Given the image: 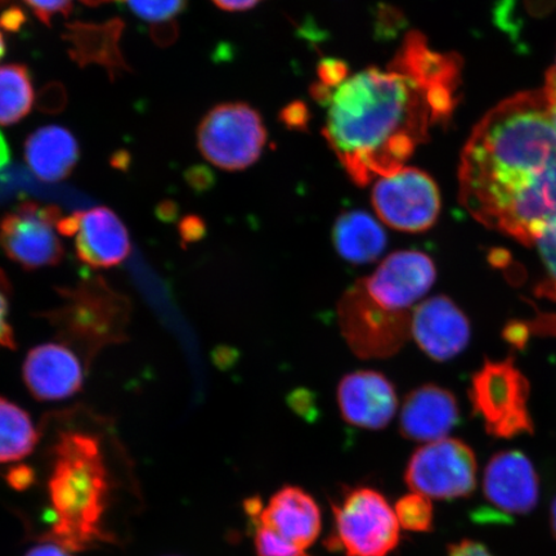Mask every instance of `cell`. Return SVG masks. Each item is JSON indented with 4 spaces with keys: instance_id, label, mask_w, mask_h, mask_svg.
<instances>
[{
    "instance_id": "9a60e30c",
    "label": "cell",
    "mask_w": 556,
    "mask_h": 556,
    "mask_svg": "<svg viewBox=\"0 0 556 556\" xmlns=\"http://www.w3.org/2000/svg\"><path fill=\"white\" fill-rule=\"evenodd\" d=\"M247 511L291 544L309 547L321 532V513L315 500L299 486H283L262 507L261 498L248 500Z\"/></svg>"
},
{
    "instance_id": "ffe728a7",
    "label": "cell",
    "mask_w": 556,
    "mask_h": 556,
    "mask_svg": "<svg viewBox=\"0 0 556 556\" xmlns=\"http://www.w3.org/2000/svg\"><path fill=\"white\" fill-rule=\"evenodd\" d=\"M331 236L338 254L353 264L378 261L388 242L384 228L364 211H351L340 215Z\"/></svg>"
},
{
    "instance_id": "44dd1931",
    "label": "cell",
    "mask_w": 556,
    "mask_h": 556,
    "mask_svg": "<svg viewBox=\"0 0 556 556\" xmlns=\"http://www.w3.org/2000/svg\"><path fill=\"white\" fill-rule=\"evenodd\" d=\"M66 38L72 43L73 59L81 66L100 64L116 72L127 68L119 50V39L123 30L121 20H113L104 25L74 24L67 25Z\"/></svg>"
},
{
    "instance_id": "8d00e7d4",
    "label": "cell",
    "mask_w": 556,
    "mask_h": 556,
    "mask_svg": "<svg viewBox=\"0 0 556 556\" xmlns=\"http://www.w3.org/2000/svg\"><path fill=\"white\" fill-rule=\"evenodd\" d=\"M26 556H70V554L66 547L51 542V544L35 546Z\"/></svg>"
},
{
    "instance_id": "f6af8a7d",
    "label": "cell",
    "mask_w": 556,
    "mask_h": 556,
    "mask_svg": "<svg viewBox=\"0 0 556 556\" xmlns=\"http://www.w3.org/2000/svg\"><path fill=\"white\" fill-rule=\"evenodd\" d=\"M4 2H7V0H0V4H3Z\"/></svg>"
},
{
    "instance_id": "cb8c5ba5",
    "label": "cell",
    "mask_w": 556,
    "mask_h": 556,
    "mask_svg": "<svg viewBox=\"0 0 556 556\" xmlns=\"http://www.w3.org/2000/svg\"><path fill=\"white\" fill-rule=\"evenodd\" d=\"M134 15L149 24L152 39L168 46L177 38V18L182 15L187 0H123Z\"/></svg>"
},
{
    "instance_id": "83f0119b",
    "label": "cell",
    "mask_w": 556,
    "mask_h": 556,
    "mask_svg": "<svg viewBox=\"0 0 556 556\" xmlns=\"http://www.w3.org/2000/svg\"><path fill=\"white\" fill-rule=\"evenodd\" d=\"M11 285L3 270H0V348L15 350L16 339L9 323Z\"/></svg>"
},
{
    "instance_id": "7bdbcfd3",
    "label": "cell",
    "mask_w": 556,
    "mask_h": 556,
    "mask_svg": "<svg viewBox=\"0 0 556 556\" xmlns=\"http://www.w3.org/2000/svg\"><path fill=\"white\" fill-rule=\"evenodd\" d=\"M5 54V40L2 31H0V60L4 58Z\"/></svg>"
},
{
    "instance_id": "d6986e66",
    "label": "cell",
    "mask_w": 556,
    "mask_h": 556,
    "mask_svg": "<svg viewBox=\"0 0 556 556\" xmlns=\"http://www.w3.org/2000/svg\"><path fill=\"white\" fill-rule=\"evenodd\" d=\"M24 155L35 177L55 184L72 176L79 163L80 149L72 131L60 125H48L27 137Z\"/></svg>"
},
{
    "instance_id": "7a4b0ae2",
    "label": "cell",
    "mask_w": 556,
    "mask_h": 556,
    "mask_svg": "<svg viewBox=\"0 0 556 556\" xmlns=\"http://www.w3.org/2000/svg\"><path fill=\"white\" fill-rule=\"evenodd\" d=\"M462 205L532 247L556 218V124L544 89L498 103L476 125L458 168Z\"/></svg>"
},
{
    "instance_id": "2e32d148",
    "label": "cell",
    "mask_w": 556,
    "mask_h": 556,
    "mask_svg": "<svg viewBox=\"0 0 556 556\" xmlns=\"http://www.w3.org/2000/svg\"><path fill=\"white\" fill-rule=\"evenodd\" d=\"M338 405L351 426L380 430L392 421L399 408L393 382L377 371L345 375L338 387Z\"/></svg>"
},
{
    "instance_id": "30bf717a",
    "label": "cell",
    "mask_w": 556,
    "mask_h": 556,
    "mask_svg": "<svg viewBox=\"0 0 556 556\" xmlns=\"http://www.w3.org/2000/svg\"><path fill=\"white\" fill-rule=\"evenodd\" d=\"M60 208L24 201L0 220V248L26 270L55 266L64 258Z\"/></svg>"
},
{
    "instance_id": "d4e9b609",
    "label": "cell",
    "mask_w": 556,
    "mask_h": 556,
    "mask_svg": "<svg viewBox=\"0 0 556 556\" xmlns=\"http://www.w3.org/2000/svg\"><path fill=\"white\" fill-rule=\"evenodd\" d=\"M545 275L536 285V295L556 302V218L547 224L534 240Z\"/></svg>"
},
{
    "instance_id": "7402d4cb",
    "label": "cell",
    "mask_w": 556,
    "mask_h": 556,
    "mask_svg": "<svg viewBox=\"0 0 556 556\" xmlns=\"http://www.w3.org/2000/svg\"><path fill=\"white\" fill-rule=\"evenodd\" d=\"M39 433L29 414L0 397V463L23 460L37 446Z\"/></svg>"
},
{
    "instance_id": "f546056e",
    "label": "cell",
    "mask_w": 556,
    "mask_h": 556,
    "mask_svg": "<svg viewBox=\"0 0 556 556\" xmlns=\"http://www.w3.org/2000/svg\"><path fill=\"white\" fill-rule=\"evenodd\" d=\"M350 68L340 60L328 59L324 60L318 67V83L317 87L331 90L342 85L348 78Z\"/></svg>"
},
{
    "instance_id": "5bb4252c",
    "label": "cell",
    "mask_w": 556,
    "mask_h": 556,
    "mask_svg": "<svg viewBox=\"0 0 556 556\" xmlns=\"http://www.w3.org/2000/svg\"><path fill=\"white\" fill-rule=\"evenodd\" d=\"M412 337L428 357L446 363L470 342V324L464 312L444 295L417 305L412 315Z\"/></svg>"
},
{
    "instance_id": "277c9868",
    "label": "cell",
    "mask_w": 556,
    "mask_h": 556,
    "mask_svg": "<svg viewBox=\"0 0 556 556\" xmlns=\"http://www.w3.org/2000/svg\"><path fill=\"white\" fill-rule=\"evenodd\" d=\"M469 399L472 412L483 420L486 433L506 440L533 433L528 408L530 382L513 358L485 361L472 377Z\"/></svg>"
},
{
    "instance_id": "1f68e13d",
    "label": "cell",
    "mask_w": 556,
    "mask_h": 556,
    "mask_svg": "<svg viewBox=\"0 0 556 556\" xmlns=\"http://www.w3.org/2000/svg\"><path fill=\"white\" fill-rule=\"evenodd\" d=\"M520 330L527 339L531 336L556 337V315H545L530 323H520Z\"/></svg>"
},
{
    "instance_id": "7c38bea8",
    "label": "cell",
    "mask_w": 556,
    "mask_h": 556,
    "mask_svg": "<svg viewBox=\"0 0 556 556\" xmlns=\"http://www.w3.org/2000/svg\"><path fill=\"white\" fill-rule=\"evenodd\" d=\"M59 229L62 236L75 238L76 255L90 268L119 266L131 252L127 227L108 206L62 217Z\"/></svg>"
},
{
    "instance_id": "4dcf8cb0",
    "label": "cell",
    "mask_w": 556,
    "mask_h": 556,
    "mask_svg": "<svg viewBox=\"0 0 556 556\" xmlns=\"http://www.w3.org/2000/svg\"><path fill=\"white\" fill-rule=\"evenodd\" d=\"M288 405L293 412L307 421H315L318 417L316 394L308 389L299 388L288 395Z\"/></svg>"
},
{
    "instance_id": "ee69618b",
    "label": "cell",
    "mask_w": 556,
    "mask_h": 556,
    "mask_svg": "<svg viewBox=\"0 0 556 556\" xmlns=\"http://www.w3.org/2000/svg\"><path fill=\"white\" fill-rule=\"evenodd\" d=\"M552 72L556 74V65L552 68Z\"/></svg>"
},
{
    "instance_id": "3957f363",
    "label": "cell",
    "mask_w": 556,
    "mask_h": 556,
    "mask_svg": "<svg viewBox=\"0 0 556 556\" xmlns=\"http://www.w3.org/2000/svg\"><path fill=\"white\" fill-rule=\"evenodd\" d=\"M108 493V470L99 440L87 433L61 434L50 481L54 540L72 551L103 540Z\"/></svg>"
},
{
    "instance_id": "836d02e7",
    "label": "cell",
    "mask_w": 556,
    "mask_h": 556,
    "mask_svg": "<svg viewBox=\"0 0 556 556\" xmlns=\"http://www.w3.org/2000/svg\"><path fill=\"white\" fill-rule=\"evenodd\" d=\"M282 117L289 127L301 128L302 125L308 122L307 109H305L302 103L290 104V106L283 111Z\"/></svg>"
},
{
    "instance_id": "d6a6232c",
    "label": "cell",
    "mask_w": 556,
    "mask_h": 556,
    "mask_svg": "<svg viewBox=\"0 0 556 556\" xmlns=\"http://www.w3.org/2000/svg\"><path fill=\"white\" fill-rule=\"evenodd\" d=\"M448 556H493L486 547L479 542L464 540L458 544L452 545Z\"/></svg>"
},
{
    "instance_id": "6da1fadb",
    "label": "cell",
    "mask_w": 556,
    "mask_h": 556,
    "mask_svg": "<svg viewBox=\"0 0 556 556\" xmlns=\"http://www.w3.org/2000/svg\"><path fill=\"white\" fill-rule=\"evenodd\" d=\"M462 73L460 55L434 51L409 31L387 68L368 67L331 90L312 87L328 108L326 141L354 185L405 168L433 129L450 123Z\"/></svg>"
},
{
    "instance_id": "74e56055",
    "label": "cell",
    "mask_w": 556,
    "mask_h": 556,
    "mask_svg": "<svg viewBox=\"0 0 556 556\" xmlns=\"http://www.w3.org/2000/svg\"><path fill=\"white\" fill-rule=\"evenodd\" d=\"M544 90L547 97L548 106H551L554 123L556 124V74L553 73L552 70L546 75V85Z\"/></svg>"
},
{
    "instance_id": "8fae6325",
    "label": "cell",
    "mask_w": 556,
    "mask_h": 556,
    "mask_svg": "<svg viewBox=\"0 0 556 556\" xmlns=\"http://www.w3.org/2000/svg\"><path fill=\"white\" fill-rule=\"evenodd\" d=\"M483 491L491 507L479 510L476 519L511 523L514 516H526L536 507L539 477L530 458L521 452H502L486 465Z\"/></svg>"
},
{
    "instance_id": "f1b7e54d",
    "label": "cell",
    "mask_w": 556,
    "mask_h": 556,
    "mask_svg": "<svg viewBox=\"0 0 556 556\" xmlns=\"http://www.w3.org/2000/svg\"><path fill=\"white\" fill-rule=\"evenodd\" d=\"M24 2L41 23L50 26L55 16L67 17L72 13L74 0H24Z\"/></svg>"
},
{
    "instance_id": "4316f807",
    "label": "cell",
    "mask_w": 556,
    "mask_h": 556,
    "mask_svg": "<svg viewBox=\"0 0 556 556\" xmlns=\"http://www.w3.org/2000/svg\"><path fill=\"white\" fill-rule=\"evenodd\" d=\"M252 520L255 525L254 542L258 556H309L270 528L263 526L258 519Z\"/></svg>"
},
{
    "instance_id": "484cf974",
    "label": "cell",
    "mask_w": 556,
    "mask_h": 556,
    "mask_svg": "<svg viewBox=\"0 0 556 556\" xmlns=\"http://www.w3.org/2000/svg\"><path fill=\"white\" fill-rule=\"evenodd\" d=\"M395 516L400 526L407 531L428 532L433 526V505L430 498L419 495V493H409L403 496L395 505Z\"/></svg>"
},
{
    "instance_id": "e0dca14e",
    "label": "cell",
    "mask_w": 556,
    "mask_h": 556,
    "mask_svg": "<svg viewBox=\"0 0 556 556\" xmlns=\"http://www.w3.org/2000/svg\"><path fill=\"white\" fill-rule=\"evenodd\" d=\"M23 378L35 400L55 402L80 392L85 372L79 358L67 346L46 343L27 353Z\"/></svg>"
},
{
    "instance_id": "e575fe53",
    "label": "cell",
    "mask_w": 556,
    "mask_h": 556,
    "mask_svg": "<svg viewBox=\"0 0 556 556\" xmlns=\"http://www.w3.org/2000/svg\"><path fill=\"white\" fill-rule=\"evenodd\" d=\"M180 232L186 241H197L203 238L205 233L204 222L198 217H190L182 222Z\"/></svg>"
},
{
    "instance_id": "4fadbf2b",
    "label": "cell",
    "mask_w": 556,
    "mask_h": 556,
    "mask_svg": "<svg viewBox=\"0 0 556 556\" xmlns=\"http://www.w3.org/2000/svg\"><path fill=\"white\" fill-rule=\"evenodd\" d=\"M435 264L417 250H401L388 255L375 273L363 278L365 289L375 302L389 311H407L432 289Z\"/></svg>"
},
{
    "instance_id": "60d3db41",
    "label": "cell",
    "mask_w": 556,
    "mask_h": 556,
    "mask_svg": "<svg viewBox=\"0 0 556 556\" xmlns=\"http://www.w3.org/2000/svg\"><path fill=\"white\" fill-rule=\"evenodd\" d=\"M80 2L90 5V7H97L101 4H106L111 2H115V0H80Z\"/></svg>"
},
{
    "instance_id": "52a82bcc",
    "label": "cell",
    "mask_w": 556,
    "mask_h": 556,
    "mask_svg": "<svg viewBox=\"0 0 556 556\" xmlns=\"http://www.w3.org/2000/svg\"><path fill=\"white\" fill-rule=\"evenodd\" d=\"M336 534L330 546L345 556H389L399 546L400 521L380 492L352 490L333 505Z\"/></svg>"
},
{
    "instance_id": "b9f144b4",
    "label": "cell",
    "mask_w": 556,
    "mask_h": 556,
    "mask_svg": "<svg viewBox=\"0 0 556 556\" xmlns=\"http://www.w3.org/2000/svg\"><path fill=\"white\" fill-rule=\"evenodd\" d=\"M552 526L553 530L556 536V498L554 500L553 506H552Z\"/></svg>"
},
{
    "instance_id": "ba28073f",
    "label": "cell",
    "mask_w": 556,
    "mask_h": 556,
    "mask_svg": "<svg viewBox=\"0 0 556 556\" xmlns=\"http://www.w3.org/2000/svg\"><path fill=\"white\" fill-rule=\"evenodd\" d=\"M405 481L409 490L428 498L469 496L477 484L475 452L454 438L424 444L409 458Z\"/></svg>"
},
{
    "instance_id": "ac0fdd59",
    "label": "cell",
    "mask_w": 556,
    "mask_h": 556,
    "mask_svg": "<svg viewBox=\"0 0 556 556\" xmlns=\"http://www.w3.org/2000/svg\"><path fill=\"white\" fill-rule=\"evenodd\" d=\"M460 417L455 395L447 389L427 384L415 389L403 403L400 416L401 434L409 441L444 440Z\"/></svg>"
},
{
    "instance_id": "ab89813d",
    "label": "cell",
    "mask_w": 556,
    "mask_h": 556,
    "mask_svg": "<svg viewBox=\"0 0 556 556\" xmlns=\"http://www.w3.org/2000/svg\"><path fill=\"white\" fill-rule=\"evenodd\" d=\"M11 162V150L2 131H0V170H3Z\"/></svg>"
},
{
    "instance_id": "603a6c76",
    "label": "cell",
    "mask_w": 556,
    "mask_h": 556,
    "mask_svg": "<svg viewBox=\"0 0 556 556\" xmlns=\"http://www.w3.org/2000/svg\"><path fill=\"white\" fill-rule=\"evenodd\" d=\"M35 92L25 65L0 66V125H13L30 114Z\"/></svg>"
},
{
    "instance_id": "8992f818",
    "label": "cell",
    "mask_w": 556,
    "mask_h": 556,
    "mask_svg": "<svg viewBox=\"0 0 556 556\" xmlns=\"http://www.w3.org/2000/svg\"><path fill=\"white\" fill-rule=\"evenodd\" d=\"M267 143V129L258 111L247 103L214 106L200 122L198 148L208 163L236 172L252 166Z\"/></svg>"
},
{
    "instance_id": "f35d334b",
    "label": "cell",
    "mask_w": 556,
    "mask_h": 556,
    "mask_svg": "<svg viewBox=\"0 0 556 556\" xmlns=\"http://www.w3.org/2000/svg\"><path fill=\"white\" fill-rule=\"evenodd\" d=\"M24 20L23 12L13 9L4 13L2 20H0V24H2L7 30H17Z\"/></svg>"
},
{
    "instance_id": "5b68a950",
    "label": "cell",
    "mask_w": 556,
    "mask_h": 556,
    "mask_svg": "<svg viewBox=\"0 0 556 556\" xmlns=\"http://www.w3.org/2000/svg\"><path fill=\"white\" fill-rule=\"evenodd\" d=\"M338 317L345 342L359 358L392 357L412 338V315L382 308L368 295L364 280L353 283L340 298Z\"/></svg>"
},
{
    "instance_id": "d590c367",
    "label": "cell",
    "mask_w": 556,
    "mask_h": 556,
    "mask_svg": "<svg viewBox=\"0 0 556 556\" xmlns=\"http://www.w3.org/2000/svg\"><path fill=\"white\" fill-rule=\"evenodd\" d=\"M218 9L228 12H241L254 9L261 0H212Z\"/></svg>"
},
{
    "instance_id": "9c48e42d",
    "label": "cell",
    "mask_w": 556,
    "mask_h": 556,
    "mask_svg": "<svg viewBox=\"0 0 556 556\" xmlns=\"http://www.w3.org/2000/svg\"><path fill=\"white\" fill-rule=\"evenodd\" d=\"M371 201L379 218L397 231L426 232L440 218L441 192L428 173L402 168L381 177L374 186Z\"/></svg>"
}]
</instances>
